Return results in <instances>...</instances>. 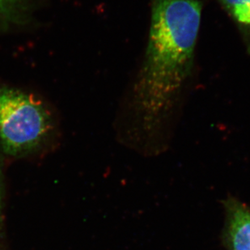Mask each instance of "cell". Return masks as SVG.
<instances>
[{
    "label": "cell",
    "instance_id": "cell-3",
    "mask_svg": "<svg viewBox=\"0 0 250 250\" xmlns=\"http://www.w3.org/2000/svg\"><path fill=\"white\" fill-rule=\"evenodd\" d=\"M229 236L231 250H250V210L235 201L229 205Z\"/></svg>",
    "mask_w": 250,
    "mask_h": 250
},
{
    "label": "cell",
    "instance_id": "cell-4",
    "mask_svg": "<svg viewBox=\"0 0 250 250\" xmlns=\"http://www.w3.org/2000/svg\"><path fill=\"white\" fill-rule=\"evenodd\" d=\"M33 0H0V31L24 25L31 19Z\"/></svg>",
    "mask_w": 250,
    "mask_h": 250
},
{
    "label": "cell",
    "instance_id": "cell-6",
    "mask_svg": "<svg viewBox=\"0 0 250 250\" xmlns=\"http://www.w3.org/2000/svg\"><path fill=\"white\" fill-rule=\"evenodd\" d=\"M3 178H2V166L0 164V234L2 233L3 227Z\"/></svg>",
    "mask_w": 250,
    "mask_h": 250
},
{
    "label": "cell",
    "instance_id": "cell-1",
    "mask_svg": "<svg viewBox=\"0 0 250 250\" xmlns=\"http://www.w3.org/2000/svg\"><path fill=\"white\" fill-rule=\"evenodd\" d=\"M201 16L198 0H154L147 47L134 88L135 109L147 129L172 111L191 73Z\"/></svg>",
    "mask_w": 250,
    "mask_h": 250
},
{
    "label": "cell",
    "instance_id": "cell-5",
    "mask_svg": "<svg viewBox=\"0 0 250 250\" xmlns=\"http://www.w3.org/2000/svg\"><path fill=\"white\" fill-rule=\"evenodd\" d=\"M236 23L250 28V0H220Z\"/></svg>",
    "mask_w": 250,
    "mask_h": 250
},
{
    "label": "cell",
    "instance_id": "cell-2",
    "mask_svg": "<svg viewBox=\"0 0 250 250\" xmlns=\"http://www.w3.org/2000/svg\"><path fill=\"white\" fill-rule=\"evenodd\" d=\"M54 127L52 113L38 97L0 85V146L3 153L21 157L38 151Z\"/></svg>",
    "mask_w": 250,
    "mask_h": 250
}]
</instances>
